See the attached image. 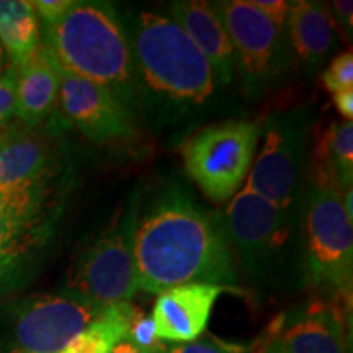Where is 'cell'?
I'll use <instances>...</instances> for the list:
<instances>
[{
    "label": "cell",
    "instance_id": "obj_1",
    "mask_svg": "<svg viewBox=\"0 0 353 353\" xmlns=\"http://www.w3.org/2000/svg\"><path fill=\"white\" fill-rule=\"evenodd\" d=\"M136 272L139 290L161 294L174 286L236 281L232 249L223 223L182 188L161 193L136 216Z\"/></svg>",
    "mask_w": 353,
    "mask_h": 353
},
{
    "label": "cell",
    "instance_id": "obj_2",
    "mask_svg": "<svg viewBox=\"0 0 353 353\" xmlns=\"http://www.w3.org/2000/svg\"><path fill=\"white\" fill-rule=\"evenodd\" d=\"M41 43L61 69L105 87L128 108L136 103L131 44L112 6L74 0L63 19L41 26Z\"/></svg>",
    "mask_w": 353,
    "mask_h": 353
},
{
    "label": "cell",
    "instance_id": "obj_3",
    "mask_svg": "<svg viewBox=\"0 0 353 353\" xmlns=\"http://www.w3.org/2000/svg\"><path fill=\"white\" fill-rule=\"evenodd\" d=\"M130 44L138 77L152 95L176 107H198L213 97V69L170 17L141 13Z\"/></svg>",
    "mask_w": 353,
    "mask_h": 353
},
{
    "label": "cell",
    "instance_id": "obj_4",
    "mask_svg": "<svg viewBox=\"0 0 353 353\" xmlns=\"http://www.w3.org/2000/svg\"><path fill=\"white\" fill-rule=\"evenodd\" d=\"M105 307L69 290L20 296L0 306V353H59Z\"/></svg>",
    "mask_w": 353,
    "mask_h": 353
},
{
    "label": "cell",
    "instance_id": "obj_5",
    "mask_svg": "<svg viewBox=\"0 0 353 353\" xmlns=\"http://www.w3.org/2000/svg\"><path fill=\"white\" fill-rule=\"evenodd\" d=\"M260 138L262 128L254 121L201 128L182 144L185 170L211 201L231 200L252 169Z\"/></svg>",
    "mask_w": 353,
    "mask_h": 353
},
{
    "label": "cell",
    "instance_id": "obj_6",
    "mask_svg": "<svg viewBox=\"0 0 353 353\" xmlns=\"http://www.w3.org/2000/svg\"><path fill=\"white\" fill-rule=\"evenodd\" d=\"M304 249L312 285L337 294H350L353 221L343 208L342 192L309 183L304 198Z\"/></svg>",
    "mask_w": 353,
    "mask_h": 353
},
{
    "label": "cell",
    "instance_id": "obj_7",
    "mask_svg": "<svg viewBox=\"0 0 353 353\" xmlns=\"http://www.w3.org/2000/svg\"><path fill=\"white\" fill-rule=\"evenodd\" d=\"M134 224L132 210L118 216L70 267L65 290L100 307L131 303L139 290Z\"/></svg>",
    "mask_w": 353,
    "mask_h": 353
},
{
    "label": "cell",
    "instance_id": "obj_8",
    "mask_svg": "<svg viewBox=\"0 0 353 353\" xmlns=\"http://www.w3.org/2000/svg\"><path fill=\"white\" fill-rule=\"evenodd\" d=\"M59 216V196L0 195V296L30 276L54 237Z\"/></svg>",
    "mask_w": 353,
    "mask_h": 353
},
{
    "label": "cell",
    "instance_id": "obj_9",
    "mask_svg": "<svg viewBox=\"0 0 353 353\" xmlns=\"http://www.w3.org/2000/svg\"><path fill=\"white\" fill-rule=\"evenodd\" d=\"M221 223L231 249L254 275L281 260L293 232L291 211L259 196L245 185L231 198Z\"/></svg>",
    "mask_w": 353,
    "mask_h": 353
},
{
    "label": "cell",
    "instance_id": "obj_10",
    "mask_svg": "<svg viewBox=\"0 0 353 353\" xmlns=\"http://www.w3.org/2000/svg\"><path fill=\"white\" fill-rule=\"evenodd\" d=\"M307 128L304 112L272 114L245 187L273 205L291 210L301 176Z\"/></svg>",
    "mask_w": 353,
    "mask_h": 353
},
{
    "label": "cell",
    "instance_id": "obj_11",
    "mask_svg": "<svg viewBox=\"0 0 353 353\" xmlns=\"http://www.w3.org/2000/svg\"><path fill=\"white\" fill-rule=\"evenodd\" d=\"M43 126L19 123L0 134V195L59 196L61 149L56 132Z\"/></svg>",
    "mask_w": 353,
    "mask_h": 353
},
{
    "label": "cell",
    "instance_id": "obj_12",
    "mask_svg": "<svg viewBox=\"0 0 353 353\" xmlns=\"http://www.w3.org/2000/svg\"><path fill=\"white\" fill-rule=\"evenodd\" d=\"M232 43L236 68L245 87L257 92L276 76L281 68V34L252 0L213 2Z\"/></svg>",
    "mask_w": 353,
    "mask_h": 353
},
{
    "label": "cell",
    "instance_id": "obj_13",
    "mask_svg": "<svg viewBox=\"0 0 353 353\" xmlns=\"http://www.w3.org/2000/svg\"><path fill=\"white\" fill-rule=\"evenodd\" d=\"M57 105L65 121L94 143L125 141L132 134L131 110L120 99L61 68Z\"/></svg>",
    "mask_w": 353,
    "mask_h": 353
},
{
    "label": "cell",
    "instance_id": "obj_14",
    "mask_svg": "<svg viewBox=\"0 0 353 353\" xmlns=\"http://www.w3.org/2000/svg\"><path fill=\"white\" fill-rule=\"evenodd\" d=\"M231 286L188 283L162 291L154 304L152 321L161 342H195L206 330L214 303Z\"/></svg>",
    "mask_w": 353,
    "mask_h": 353
},
{
    "label": "cell",
    "instance_id": "obj_15",
    "mask_svg": "<svg viewBox=\"0 0 353 353\" xmlns=\"http://www.w3.org/2000/svg\"><path fill=\"white\" fill-rule=\"evenodd\" d=\"M170 19L187 33L206 57L221 83H229L236 72L232 43L213 3L203 0H179L170 3Z\"/></svg>",
    "mask_w": 353,
    "mask_h": 353
},
{
    "label": "cell",
    "instance_id": "obj_16",
    "mask_svg": "<svg viewBox=\"0 0 353 353\" xmlns=\"http://www.w3.org/2000/svg\"><path fill=\"white\" fill-rule=\"evenodd\" d=\"M15 118L26 128H38L50 120L59 99V68L41 43L28 63L19 68Z\"/></svg>",
    "mask_w": 353,
    "mask_h": 353
},
{
    "label": "cell",
    "instance_id": "obj_17",
    "mask_svg": "<svg viewBox=\"0 0 353 353\" xmlns=\"http://www.w3.org/2000/svg\"><path fill=\"white\" fill-rule=\"evenodd\" d=\"M275 341L283 353H347V334L341 312L325 303L307 307Z\"/></svg>",
    "mask_w": 353,
    "mask_h": 353
},
{
    "label": "cell",
    "instance_id": "obj_18",
    "mask_svg": "<svg viewBox=\"0 0 353 353\" xmlns=\"http://www.w3.org/2000/svg\"><path fill=\"white\" fill-rule=\"evenodd\" d=\"M285 30L291 48L306 68H317L334 50L337 26L325 3L316 0L290 2Z\"/></svg>",
    "mask_w": 353,
    "mask_h": 353
},
{
    "label": "cell",
    "instance_id": "obj_19",
    "mask_svg": "<svg viewBox=\"0 0 353 353\" xmlns=\"http://www.w3.org/2000/svg\"><path fill=\"white\" fill-rule=\"evenodd\" d=\"M311 182L339 192L353 188V125L334 121L324 131L316 148L314 176Z\"/></svg>",
    "mask_w": 353,
    "mask_h": 353
},
{
    "label": "cell",
    "instance_id": "obj_20",
    "mask_svg": "<svg viewBox=\"0 0 353 353\" xmlns=\"http://www.w3.org/2000/svg\"><path fill=\"white\" fill-rule=\"evenodd\" d=\"M0 44L17 68L28 63L41 46V25L28 0H0Z\"/></svg>",
    "mask_w": 353,
    "mask_h": 353
},
{
    "label": "cell",
    "instance_id": "obj_21",
    "mask_svg": "<svg viewBox=\"0 0 353 353\" xmlns=\"http://www.w3.org/2000/svg\"><path fill=\"white\" fill-rule=\"evenodd\" d=\"M131 312V303L105 307L101 314L59 353H112L113 347L128 337Z\"/></svg>",
    "mask_w": 353,
    "mask_h": 353
},
{
    "label": "cell",
    "instance_id": "obj_22",
    "mask_svg": "<svg viewBox=\"0 0 353 353\" xmlns=\"http://www.w3.org/2000/svg\"><path fill=\"white\" fill-rule=\"evenodd\" d=\"M322 83L330 95L353 88V54L352 51L335 56L322 72Z\"/></svg>",
    "mask_w": 353,
    "mask_h": 353
},
{
    "label": "cell",
    "instance_id": "obj_23",
    "mask_svg": "<svg viewBox=\"0 0 353 353\" xmlns=\"http://www.w3.org/2000/svg\"><path fill=\"white\" fill-rule=\"evenodd\" d=\"M128 341L134 343L144 350L154 353H164L165 345H162L161 341L156 335V327H154L152 317L144 316L141 311H136L132 307L130 329H128Z\"/></svg>",
    "mask_w": 353,
    "mask_h": 353
},
{
    "label": "cell",
    "instance_id": "obj_24",
    "mask_svg": "<svg viewBox=\"0 0 353 353\" xmlns=\"http://www.w3.org/2000/svg\"><path fill=\"white\" fill-rule=\"evenodd\" d=\"M17 77L19 68L12 63L0 76V134L12 125V120L15 118Z\"/></svg>",
    "mask_w": 353,
    "mask_h": 353
},
{
    "label": "cell",
    "instance_id": "obj_25",
    "mask_svg": "<svg viewBox=\"0 0 353 353\" xmlns=\"http://www.w3.org/2000/svg\"><path fill=\"white\" fill-rule=\"evenodd\" d=\"M74 0H37L33 2L39 25L50 26L54 25L65 15V12L72 7Z\"/></svg>",
    "mask_w": 353,
    "mask_h": 353
},
{
    "label": "cell",
    "instance_id": "obj_26",
    "mask_svg": "<svg viewBox=\"0 0 353 353\" xmlns=\"http://www.w3.org/2000/svg\"><path fill=\"white\" fill-rule=\"evenodd\" d=\"M254 6L272 21V25L276 30L285 33L286 19H288L290 2L286 0H252Z\"/></svg>",
    "mask_w": 353,
    "mask_h": 353
},
{
    "label": "cell",
    "instance_id": "obj_27",
    "mask_svg": "<svg viewBox=\"0 0 353 353\" xmlns=\"http://www.w3.org/2000/svg\"><path fill=\"white\" fill-rule=\"evenodd\" d=\"M335 26L342 30L348 38H352L353 32V2L352 0H335L327 7Z\"/></svg>",
    "mask_w": 353,
    "mask_h": 353
},
{
    "label": "cell",
    "instance_id": "obj_28",
    "mask_svg": "<svg viewBox=\"0 0 353 353\" xmlns=\"http://www.w3.org/2000/svg\"><path fill=\"white\" fill-rule=\"evenodd\" d=\"M164 353H234L228 348H223L211 342H190L165 348Z\"/></svg>",
    "mask_w": 353,
    "mask_h": 353
},
{
    "label": "cell",
    "instance_id": "obj_29",
    "mask_svg": "<svg viewBox=\"0 0 353 353\" xmlns=\"http://www.w3.org/2000/svg\"><path fill=\"white\" fill-rule=\"evenodd\" d=\"M332 99H334L335 108H337V112L341 113L343 121H352V118H353V88L337 92V94L332 95Z\"/></svg>",
    "mask_w": 353,
    "mask_h": 353
},
{
    "label": "cell",
    "instance_id": "obj_30",
    "mask_svg": "<svg viewBox=\"0 0 353 353\" xmlns=\"http://www.w3.org/2000/svg\"><path fill=\"white\" fill-rule=\"evenodd\" d=\"M112 353H154V352L144 350V348L134 345V343L128 341V339H123L121 342H118L117 345L113 347Z\"/></svg>",
    "mask_w": 353,
    "mask_h": 353
},
{
    "label": "cell",
    "instance_id": "obj_31",
    "mask_svg": "<svg viewBox=\"0 0 353 353\" xmlns=\"http://www.w3.org/2000/svg\"><path fill=\"white\" fill-rule=\"evenodd\" d=\"M257 353H283V352L280 350V347H278L276 341H275V339H273V341L268 342L263 348H260Z\"/></svg>",
    "mask_w": 353,
    "mask_h": 353
},
{
    "label": "cell",
    "instance_id": "obj_32",
    "mask_svg": "<svg viewBox=\"0 0 353 353\" xmlns=\"http://www.w3.org/2000/svg\"><path fill=\"white\" fill-rule=\"evenodd\" d=\"M8 64H10V59H8L6 50H3V46L0 44V76H2L3 70L8 68Z\"/></svg>",
    "mask_w": 353,
    "mask_h": 353
}]
</instances>
